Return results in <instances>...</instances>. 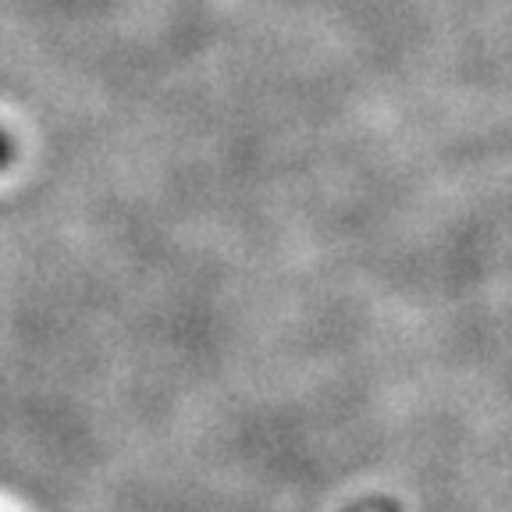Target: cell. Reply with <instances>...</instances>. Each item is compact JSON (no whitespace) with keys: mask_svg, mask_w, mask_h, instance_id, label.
<instances>
[{"mask_svg":"<svg viewBox=\"0 0 512 512\" xmlns=\"http://www.w3.org/2000/svg\"><path fill=\"white\" fill-rule=\"evenodd\" d=\"M11 157H15V143H11V136L0 128V168H8Z\"/></svg>","mask_w":512,"mask_h":512,"instance_id":"6da1fadb","label":"cell"}]
</instances>
